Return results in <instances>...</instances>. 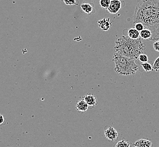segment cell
Returning <instances> with one entry per match:
<instances>
[{
	"label": "cell",
	"instance_id": "cell-8",
	"mask_svg": "<svg viewBox=\"0 0 159 147\" xmlns=\"http://www.w3.org/2000/svg\"><path fill=\"white\" fill-rule=\"evenodd\" d=\"M83 100L89 105V106H95L98 105L97 99L95 96L92 93H89L85 95L83 97Z\"/></svg>",
	"mask_w": 159,
	"mask_h": 147
},
{
	"label": "cell",
	"instance_id": "cell-14",
	"mask_svg": "<svg viewBox=\"0 0 159 147\" xmlns=\"http://www.w3.org/2000/svg\"><path fill=\"white\" fill-rule=\"evenodd\" d=\"M111 0H100L99 3L102 8L107 10L111 4Z\"/></svg>",
	"mask_w": 159,
	"mask_h": 147
},
{
	"label": "cell",
	"instance_id": "cell-21",
	"mask_svg": "<svg viewBox=\"0 0 159 147\" xmlns=\"http://www.w3.org/2000/svg\"><path fill=\"white\" fill-rule=\"evenodd\" d=\"M4 122H5V119L3 115L0 114V125L3 124Z\"/></svg>",
	"mask_w": 159,
	"mask_h": 147
},
{
	"label": "cell",
	"instance_id": "cell-10",
	"mask_svg": "<svg viewBox=\"0 0 159 147\" xmlns=\"http://www.w3.org/2000/svg\"><path fill=\"white\" fill-rule=\"evenodd\" d=\"M76 109L80 112H86L89 109V105L83 100L76 102Z\"/></svg>",
	"mask_w": 159,
	"mask_h": 147
},
{
	"label": "cell",
	"instance_id": "cell-2",
	"mask_svg": "<svg viewBox=\"0 0 159 147\" xmlns=\"http://www.w3.org/2000/svg\"><path fill=\"white\" fill-rule=\"evenodd\" d=\"M146 44L141 38L132 39L128 36H122L116 41L115 53L137 60L146 50Z\"/></svg>",
	"mask_w": 159,
	"mask_h": 147
},
{
	"label": "cell",
	"instance_id": "cell-12",
	"mask_svg": "<svg viewBox=\"0 0 159 147\" xmlns=\"http://www.w3.org/2000/svg\"><path fill=\"white\" fill-rule=\"evenodd\" d=\"M141 38L144 40H150L152 37V33L148 29H144L140 32Z\"/></svg>",
	"mask_w": 159,
	"mask_h": 147
},
{
	"label": "cell",
	"instance_id": "cell-20",
	"mask_svg": "<svg viewBox=\"0 0 159 147\" xmlns=\"http://www.w3.org/2000/svg\"><path fill=\"white\" fill-rule=\"evenodd\" d=\"M153 47L155 51L159 52V40L155 42L153 44Z\"/></svg>",
	"mask_w": 159,
	"mask_h": 147
},
{
	"label": "cell",
	"instance_id": "cell-4",
	"mask_svg": "<svg viewBox=\"0 0 159 147\" xmlns=\"http://www.w3.org/2000/svg\"><path fill=\"white\" fill-rule=\"evenodd\" d=\"M104 134L105 138L110 142L117 140L118 138V133L117 130L111 126H106L104 128Z\"/></svg>",
	"mask_w": 159,
	"mask_h": 147
},
{
	"label": "cell",
	"instance_id": "cell-9",
	"mask_svg": "<svg viewBox=\"0 0 159 147\" xmlns=\"http://www.w3.org/2000/svg\"><path fill=\"white\" fill-rule=\"evenodd\" d=\"M134 146L135 147H151L152 142L146 139H140L134 143Z\"/></svg>",
	"mask_w": 159,
	"mask_h": 147
},
{
	"label": "cell",
	"instance_id": "cell-18",
	"mask_svg": "<svg viewBox=\"0 0 159 147\" xmlns=\"http://www.w3.org/2000/svg\"><path fill=\"white\" fill-rule=\"evenodd\" d=\"M134 27L135 29H137V31H138L139 32L142 31L143 29H144V27L142 23H136L134 24Z\"/></svg>",
	"mask_w": 159,
	"mask_h": 147
},
{
	"label": "cell",
	"instance_id": "cell-13",
	"mask_svg": "<svg viewBox=\"0 0 159 147\" xmlns=\"http://www.w3.org/2000/svg\"><path fill=\"white\" fill-rule=\"evenodd\" d=\"M114 147H131V145L130 142L124 138L115 144Z\"/></svg>",
	"mask_w": 159,
	"mask_h": 147
},
{
	"label": "cell",
	"instance_id": "cell-5",
	"mask_svg": "<svg viewBox=\"0 0 159 147\" xmlns=\"http://www.w3.org/2000/svg\"><path fill=\"white\" fill-rule=\"evenodd\" d=\"M122 2L120 0H111V4L108 8V11L112 14H116L120 10Z\"/></svg>",
	"mask_w": 159,
	"mask_h": 147
},
{
	"label": "cell",
	"instance_id": "cell-15",
	"mask_svg": "<svg viewBox=\"0 0 159 147\" xmlns=\"http://www.w3.org/2000/svg\"><path fill=\"white\" fill-rule=\"evenodd\" d=\"M141 66H142L144 70L146 72H150V71H152V66L150 64V63H148V62L142 63L141 64Z\"/></svg>",
	"mask_w": 159,
	"mask_h": 147
},
{
	"label": "cell",
	"instance_id": "cell-16",
	"mask_svg": "<svg viewBox=\"0 0 159 147\" xmlns=\"http://www.w3.org/2000/svg\"><path fill=\"white\" fill-rule=\"evenodd\" d=\"M64 3L67 5L73 6V5H78L79 1L78 0H63Z\"/></svg>",
	"mask_w": 159,
	"mask_h": 147
},
{
	"label": "cell",
	"instance_id": "cell-6",
	"mask_svg": "<svg viewBox=\"0 0 159 147\" xmlns=\"http://www.w3.org/2000/svg\"><path fill=\"white\" fill-rule=\"evenodd\" d=\"M80 7L83 10V12H84L88 15H91L95 13V6L93 3L84 2L80 5Z\"/></svg>",
	"mask_w": 159,
	"mask_h": 147
},
{
	"label": "cell",
	"instance_id": "cell-1",
	"mask_svg": "<svg viewBox=\"0 0 159 147\" xmlns=\"http://www.w3.org/2000/svg\"><path fill=\"white\" fill-rule=\"evenodd\" d=\"M133 23H141L152 33L151 41L159 40V0H139Z\"/></svg>",
	"mask_w": 159,
	"mask_h": 147
},
{
	"label": "cell",
	"instance_id": "cell-7",
	"mask_svg": "<svg viewBox=\"0 0 159 147\" xmlns=\"http://www.w3.org/2000/svg\"><path fill=\"white\" fill-rule=\"evenodd\" d=\"M98 26L103 31H108L111 26V22L110 18H104L98 22Z\"/></svg>",
	"mask_w": 159,
	"mask_h": 147
},
{
	"label": "cell",
	"instance_id": "cell-3",
	"mask_svg": "<svg viewBox=\"0 0 159 147\" xmlns=\"http://www.w3.org/2000/svg\"><path fill=\"white\" fill-rule=\"evenodd\" d=\"M115 62V70L120 75H134L139 70L134 58L127 57L115 53L113 57Z\"/></svg>",
	"mask_w": 159,
	"mask_h": 147
},
{
	"label": "cell",
	"instance_id": "cell-19",
	"mask_svg": "<svg viewBox=\"0 0 159 147\" xmlns=\"http://www.w3.org/2000/svg\"><path fill=\"white\" fill-rule=\"evenodd\" d=\"M153 70L156 71H159V56L157 58L156 60L154 62L152 66Z\"/></svg>",
	"mask_w": 159,
	"mask_h": 147
},
{
	"label": "cell",
	"instance_id": "cell-17",
	"mask_svg": "<svg viewBox=\"0 0 159 147\" xmlns=\"http://www.w3.org/2000/svg\"><path fill=\"white\" fill-rule=\"evenodd\" d=\"M138 60L142 62V63H145L148 62V57L145 54H141L138 57Z\"/></svg>",
	"mask_w": 159,
	"mask_h": 147
},
{
	"label": "cell",
	"instance_id": "cell-11",
	"mask_svg": "<svg viewBox=\"0 0 159 147\" xmlns=\"http://www.w3.org/2000/svg\"><path fill=\"white\" fill-rule=\"evenodd\" d=\"M128 36L132 39H137L140 37V32L135 29H130L128 30Z\"/></svg>",
	"mask_w": 159,
	"mask_h": 147
}]
</instances>
